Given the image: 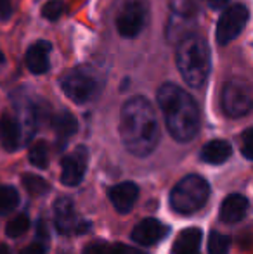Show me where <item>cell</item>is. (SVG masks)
I'll return each mask as SVG.
<instances>
[{
    "label": "cell",
    "mask_w": 253,
    "mask_h": 254,
    "mask_svg": "<svg viewBox=\"0 0 253 254\" xmlns=\"http://www.w3.org/2000/svg\"><path fill=\"white\" fill-rule=\"evenodd\" d=\"M148 2L146 0H125L116 14V30L123 38H134L144 30L148 23Z\"/></svg>",
    "instance_id": "6"
},
{
    "label": "cell",
    "mask_w": 253,
    "mask_h": 254,
    "mask_svg": "<svg viewBox=\"0 0 253 254\" xmlns=\"http://www.w3.org/2000/svg\"><path fill=\"white\" fill-rule=\"evenodd\" d=\"M30 228V220H28L26 214H17L16 218L7 223V228H5V234L12 239H17L21 235H24Z\"/></svg>",
    "instance_id": "24"
},
{
    "label": "cell",
    "mask_w": 253,
    "mask_h": 254,
    "mask_svg": "<svg viewBox=\"0 0 253 254\" xmlns=\"http://www.w3.org/2000/svg\"><path fill=\"white\" fill-rule=\"evenodd\" d=\"M0 254H10V253H9V249H7L5 246L0 244Z\"/></svg>",
    "instance_id": "32"
},
{
    "label": "cell",
    "mask_w": 253,
    "mask_h": 254,
    "mask_svg": "<svg viewBox=\"0 0 253 254\" xmlns=\"http://www.w3.org/2000/svg\"><path fill=\"white\" fill-rule=\"evenodd\" d=\"M10 14V2L9 0H0V19H5Z\"/></svg>",
    "instance_id": "29"
},
{
    "label": "cell",
    "mask_w": 253,
    "mask_h": 254,
    "mask_svg": "<svg viewBox=\"0 0 253 254\" xmlns=\"http://www.w3.org/2000/svg\"><path fill=\"white\" fill-rule=\"evenodd\" d=\"M201 230L196 227L186 228L173 242V254H196L201 244Z\"/></svg>",
    "instance_id": "17"
},
{
    "label": "cell",
    "mask_w": 253,
    "mask_h": 254,
    "mask_svg": "<svg viewBox=\"0 0 253 254\" xmlns=\"http://www.w3.org/2000/svg\"><path fill=\"white\" fill-rule=\"evenodd\" d=\"M248 16H250L248 9L245 5H241V3L224 9L222 16H220L219 23H217V42L220 45L233 42L243 31L245 24L248 21Z\"/></svg>",
    "instance_id": "8"
},
{
    "label": "cell",
    "mask_w": 253,
    "mask_h": 254,
    "mask_svg": "<svg viewBox=\"0 0 253 254\" xmlns=\"http://www.w3.org/2000/svg\"><path fill=\"white\" fill-rule=\"evenodd\" d=\"M222 109L227 116L231 118H241L250 113L252 109V85L247 80H231L224 85L222 95Z\"/></svg>",
    "instance_id": "7"
},
{
    "label": "cell",
    "mask_w": 253,
    "mask_h": 254,
    "mask_svg": "<svg viewBox=\"0 0 253 254\" xmlns=\"http://www.w3.org/2000/svg\"><path fill=\"white\" fill-rule=\"evenodd\" d=\"M139 197V187L134 182H122L109 189V201L118 213H128Z\"/></svg>",
    "instance_id": "12"
},
{
    "label": "cell",
    "mask_w": 253,
    "mask_h": 254,
    "mask_svg": "<svg viewBox=\"0 0 253 254\" xmlns=\"http://www.w3.org/2000/svg\"><path fill=\"white\" fill-rule=\"evenodd\" d=\"M84 254H111V246L108 244H92L85 248Z\"/></svg>",
    "instance_id": "27"
},
{
    "label": "cell",
    "mask_w": 253,
    "mask_h": 254,
    "mask_svg": "<svg viewBox=\"0 0 253 254\" xmlns=\"http://www.w3.org/2000/svg\"><path fill=\"white\" fill-rule=\"evenodd\" d=\"M23 185L26 192L33 197H40V195L47 194L51 190V185L45 178L38 177V175H23Z\"/></svg>",
    "instance_id": "20"
},
{
    "label": "cell",
    "mask_w": 253,
    "mask_h": 254,
    "mask_svg": "<svg viewBox=\"0 0 253 254\" xmlns=\"http://www.w3.org/2000/svg\"><path fill=\"white\" fill-rule=\"evenodd\" d=\"M19 123L14 120L10 114H2L0 116V144L5 151H16L19 145Z\"/></svg>",
    "instance_id": "15"
},
{
    "label": "cell",
    "mask_w": 253,
    "mask_h": 254,
    "mask_svg": "<svg viewBox=\"0 0 253 254\" xmlns=\"http://www.w3.org/2000/svg\"><path fill=\"white\" fill-rule=\"evenodd\" d=\"M170 135L179 142H189L199 128V111L194 99L173 83H163L156 94Z\"/></svg>",
    "instance_id": "2"
},
{
    "label": "cell",
    "mask_w": 253,
    "mask_h": 254,
    "mask_svg": "<svg viewBox=\"0 0 253 254\" xmlns=\"http://www.w3.org/2000/svg\"><path fill=\"white\" fill-rule=\"evenodd\" d=\"M21 254H44V246L40 244H33V246H28Z\"/></svg>",
    "instance_id": "30"
},
{
    "label": "cell",
    "mask_w": 253,
    "mask_h": 254,
    "mask_svg": "<svg viewBox=\"0 0 253 254\" xmlns=\"http://www.w3.org/2000/svg\"><path fill=\"white\" fill-rule=\"evenodd\" d=\"M170 228L156 218H146L139 221L132 230V239L141 246H155L169 235Z\"/></svg>",
    "instance_id": "11"
},
{
    "label": "cell",
    "mask_w": 253,
    "mask_h": 254,
    "mask_svg": "<svg viewBox=\"0 0 253 254\" xmlns=\"http://www.w3.org/2000/svg\"><path fill=\"white\" fill-rule=\"evenodd\" d=\"M64 3L61 0H49L44 7H42V16L47 17L49 21H56L63 16Z\"/></svg>",
    "instance_id": "25"
},
{
    "label": "cell",
    "mask_w": 253,
    "mask_h": 254,
    "mask_svg": "<svg viewBox=\"0 0 253 254\" xmlns=\"http://www.w3.org/2000/svg\"><path fill=\"white\" fill-rule=\"evenodd\" d=\"M28 159L33 166L37 168H47L49 164V151H47V144L44 140H38L31 145L30 154H28Z\"/></svg>",
    "instance_id": "22"
},
{
    "label": "cell",
    "mask_w": 253,
    "mask_h": 254,
    "mask_svg": "<svg viewBox=\"0 0 253 254\" xmlns=\"http://www.w3.org/2000/svg\"><path fill=\"white\" fill-rule=\"evenodd\" d=\"M51 44L45 40H38L30 45L26 52V66L31 73L44 74L49 71V56H51Z\"/></svg>",
    "instance_id": "14"
},
{
    "label": "cell",
    "mask_w": 253,
    "mask_h": 254,
    "mask_svg": "<svg viewBox=\"0 0 253 254\" xmlns=\"http://www.w3.org/2000/svg\"><path fill=\"white\" fill-rule=\"evenodd\" d=\"M87 151L85 147H78L70 156L63 157L61 163V182L66 187H77L84 180L85 170H87Z\"/></svg>",
    "instance_id": "10"
},
{
    "label": "cell",
    "mask_w": 253,
    "mask_h": 254,
    "mask_svg": "<svg viewBox=\"0 0 253 254\" xmlns=\"http://www.w3.org/2000/svg\"><path fill=\"white\" fill-rule=\"evenodd\" d=\"M233 154V147L226 140H210L208 144L203 145L201 159L208 164H222Z\"/></svg>",
    "instance_id": "16"
},
{
    "label": "cell",
    "mask_w": 253,
    "mask_h": 254,
    "mask_svg": "<svg viewBox=\"0 0 253 254\" xmlns=\"http://www.w3.org/2000/svg\"><path fill=\"white\" fill-rule=\"evenodd\" d=\"M54 221L58 232L68 235L73 232H84L88 228V223H82L77 220V213H75V204L70 197H59L54 202Z\"/></svg>",
    "instance_id": "9"
},
{
    "label": "cell",
    "mask_w": 253,
    "mask_h": 254,
    "mask_svg": "<svg viewBox=\"0 0 253 254\" xmlns=\"http://www.w3.org/2000/svg\"><path fill=\"white\" fill-rule=\"evenodd\" d=\"M175 63L180 76L189 87H203L210 73V49L205 38L192 33L184 37L177 45Z\"/></svg>",
    "instance_id": "3"
},
{
    "label": "cell",
    "mask_w": 253,
    "mask_h": 254,
    "mask_svg": "<svg viewBox=\"0 0 253 254\" xmlns=\"http://www.w3.org/2000/svg\"><path fill=\"white\" fill-rule=\"evenodd\" d=\"M120 135L128 152L137 157L149 156L160 140L155 107L146 97L135 95L123 104L120 113Z\"/></svg>",
    "instance_id": "1"
},
{
    "label": "cell",
    "mask_w": 253,
    "mask_h": 254,
    "mask_svg": "<svg viewBox=\"0 0 253 254\" xmlns=\"http://www.w3.org/2000/svg\"><path fill=\"white\" fill-rule=\"evenodd\" d=\"M0 63H3V54L0 52Z\"/></svg>",
    "instance_id": "33"
},
{
    "label": "cell",
    "mask_w": 253,
    "mask_h": 254,
    "mask_svg": "<svg viewBox=\"0 0 253 254\" xmlns=\"http://www.w3.org/2000/svg\"><path fill=\"white\" fill-rule=\"evenodd\" d=\"M111 254H146V253L127 248V246H123V244H115V246H111Z\"/></svg>",
    "instance_id": "28"
},
{
    "label": "cell",
    "mask_w": 253,
    "mask_h": 254,
    "mask_svg": "<svg viewBox=\"0 0 253 254\" xmlns=\"http://www.w3.org/2000/svg\"><path fill=\"white\" fill-rule=\"evenodd\" d=\"M52 128H54V133H56V137H58V144L61 145V147H64L66 142L77 133L78 123L73 114L64 111V113L54 116V120H52Z\"/></svg>",
    "instance_id": "18"
},
{
    "label": "cell",
    "mask_w": 253,
    "mask_h": 254,
    "mask_svg": "<svg viewBox=\"0 0 253 254\" xmlns=\"http://www.w3.org/2000/svg\"><path fill=\"white\" fill-rule=\"evenodd\" d=\"M210 197V185L199 175H187L170 192V206L179 214H192Z\"/></svg>",
    "instance_id": "4"
},
{
    "label": "cell",
    "mask_w": 253,
    "mask_h": 254,
    "mask_svg": "<svg viewBox=\"0 0 253 254\" xmlns=\"http://www.w3.org/2000/svg\"><path fill=\"white\" fill-rule=\"evenodd\" d=\"M248 211V199L241 194H231L220 204L219 218L227 225L238 223L245 218Z\"/></svg>",
    "instance_id": "13"
},
{
    "label": "cell",
    "mask_w": 253,
    "mask_h": 254,
    "mask_svg": "<svg viewBox=\"0 0 253 254\" xmlns=\"http://www.w3.org/2000/svg\"><path fill=\"white\" fill-rule=\"evenodd\" d=\"M38 239L40 241H45L47 242V239H49V234H47V228H45V225L42 223V221H38Z\"/></svg>",
    "instance_id": "31"
},
{
    "label": "cell",
    "mask_w": 253,
    "mask_h": 254,
    "mask_svg": "<svg viewBox=\"0 0 253 254\" xmlns=\"http://www.w3.org/2000/svg\"><path fill=\"white\" fill-rule=\"evenodd\" d=\"M61 88L68 99L77 104H85L97 95L99 76L92 67L78 66L64 74L61 80Z\"/></svg>",
    "instance_id": "5"
},
{
    "label": "cell",
    "mask_w": 253,
    "mask_h": 254,
    "mask_svg": "<svg viewBox=\"0 0 253 254\" xmlns=\"http://www.w3.org/2000/svg\"><path fill=\"white\" fill-rule=\"evenodd\" d=\"M231 241L227 235L220 232H212L208 239V254H227L229 253Z\"/></svg>",
    "instance_id": "23"
},
{
    "label": "cell",
    "mask_w": 253,
    "mask_h": 254,
    "mask_svg": "<svg viewBox=\"0 0 253 254\" xmlns=\"http://www.w3.org/2000/svg\"><path fill=\"white\" fill-rule=\"evenodd\" d=\"M241 151H243V156L247 159H252L253 157V130L248 128L245 130V133L241 135Z\"/></svg>",
    "instance_id": "26"
},
{
    "label": "cell",
    "mask_w": 253,
    "mask_h": 254,
    "mask_svg": "<svg viewBox=\"0 0 253 254\" xmlns=\"http://www.w3.org/2000/svg\"><path fill=\"white\" fill-rule=\"evenodd\" d=\"M19 204V194L10 185L0 187V214H7L14 211Z\"/></svg>",
    "instance_id": "21"
},
{
    "label": "cell",
    "mask_w": 253,
    "mask_h": 254,
    "mask_svg": "<svg viewBox=\"0 0 253 254\" xmlns=\"http://www.w3.org/2000/svg\"><path fill=\"white\" fill-rule=\"evenodd\" d=\"M169 3H170V9H172V16L194 21L196 14H198V3H196V0H169Z\"/></svg>",
    "instance_id": "19"
}]
</instances>
